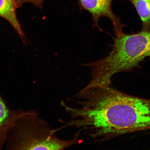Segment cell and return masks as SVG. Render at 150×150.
Returning a JSON list of instances; mask_svg holds the SVG:
<instances>
[{
    "label": "cell",
    "mask_w": 150,
    "mask_h": 150,
    "mask_svg": "<svg viewBox=\"0 0 150 150\" xmlns=\"http://www.w3.org/2000/svg\"><path fill=\"white\" fill-rule=\"evenodd\" d=\"M75 114L79 128L95 142L150 130V99L127 94L111 86L84 88Z\"/></svg>",
    "instance_id": "cell-1"
},
{
    "label": "cell",
    "mask_w": 150,
    "mask_h": 150,
    "mask_svg": "<svg viewBox=\"0 0 150 150\" xmlns=\"http://www.w3.org/2000/svg\"><path fill=\"white\" fill-rule=\"evenodd\" d=\"M112 50L105 57L84 65L91 71L87 86L104 87L112 85V76L117 73L139 68L146 57H150V32L141 30L113 38Z\"/></svg>",
    "instance_id": "cell-2"
},
{
    "label": "cell",
    "mask_w": 150,
    "mask_h": 150,
    "mask_svg": "<svg viewBox=\"0 0 150 150\" xmlns=\"http://www.w3.org/2000/svg\"><path fill=\"white\" fill-rule=\"evenodd\" d=\"M59 130L52 129L35 110H26L7 133L4 146L7 150L64 149L76 143L77 139L57 137Z\"/></svg>",
    "instance_id": "cell-3"
},
{
    "label": "cell",
    "mask_w": 150,
    "mask_h": 150,
    "mask_svg": "<svg viewBox=\"0 0 150 150\" xmlns=\"http://www.w3.org/2000/svg\"><path fill=\"white\" fill-rule=\"evenodd\" d=\"M112 1L113 0H78V4L80 10L87 11L91 15L93 28H97L99 30L102 31L99 25V20L101 18L105 17L111 21L114 26V34L116 37H118L124 33L123 29L126 25L122 23L120 18L112 12Z\"/></svg>",
    "instance_id": "cell-4"
},
{
    "label": "cell",
    "mask_w": 150,
    "mask_h": 150,
    "mask_svg": "<svg viewBox=\"0 0 150 150\" xmlns=\"http://www.w3.org/2000/svg\"><path fill=\"white\" fill-rule=\"evenodd\" d=\"M26 111L9 108L0 95V150L4 147L9 130Z\"/></svg>",
    "instance_id": "cell-5"
},
{
    "label": "cell",
    "mask_w": 150,
    "mask_h": 150,
    "mask_svg": "<svg viewBox=\"0 0 150 150\" xmlns=\"http://www.w3.org/2000/svg\"><path fill=\"white\" fill-rule=\"evenodd\" d=\"M18 8L16 0H0V18L6 20L18 33L23 42L26 38L16 16Z\"/></svg>",
    "instance_id": "cell-6"
},
{
    "label": "cell",
    "mask_w": 150,
    "mask_h": 150,
    "mask_svg": "<svg viewBox=\"0 0 150 150\" xmlns=\"http://www.w3.org/2000/svg\"><path fill=\"white\" fill-rule=\"evenodd\" d=\"M135 8L142 23V30L150 32V0H128Z\"/></svg>",
    "instance_id": "cell-7"
},
{
    "label": "cell",
    "mask_w": 150,
    "mask_h": 150,
    "mask_svg": "<svg viewBox=\"0 0 150 150\" xmlns=\"http://www.w3.org/2000/svg\"><path fill=\"white\" fill-rule=\"evenodd\" d=\"M45 0H16L18 8H20L24 4L30 3L42 10L43 3Z\"/></svg>",
    "instance_id": "cell-8"
}]
</instances>
